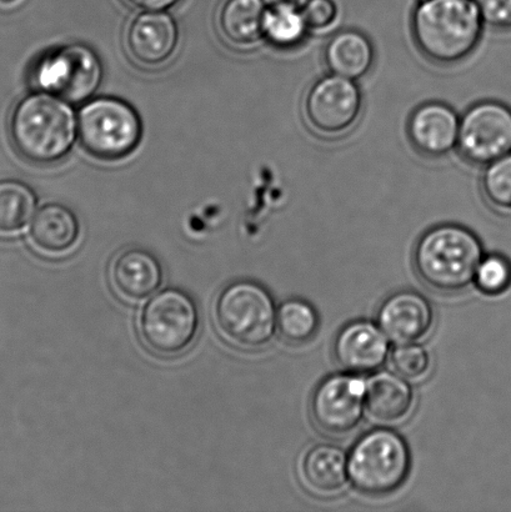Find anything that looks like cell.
<instances>
[{"label":"cell","instance_id":"cell-1","mask_svg":"<svg viewBox=\"0 0 511 512\" xmlns=\"http://www.w3.org/2000/svg\"><path fill=\"white\" fill-rule=\"evenodd\" d=\"M484 28L475 0H417L410 15L415 47L429 62L442 67L472 57Z\"/></svg>","mask_w":511,"mask_h":512},{"label":"cell","instance_id":"cell-2","mask_svg":"<svg viewBox=\"0 0 511 512\" xmlns=\"http://www.w3.org/2000/svg\"><path fill=\"white\" fill-rule=\"evenodd\" d=\"M9 135L15 150L27 162L59 163L77 140L78 117L70 103L38 90L15 105Z\"/></svg>","mask_w":511,"mask_h":512},{"label":"cell","instance_id":"cell-3","mask_svg":"<svg viewBox=\"0 0 511 512\" xmlns=\"http://www.w3.org/2000/svg\"><path fill=\"white\" fill-rule=\"evenodd\" d=\"M484 258L477 234L463 225L440 224L419 238L414 249V268L428 288L442 294L467 290Z\"/></svg>","mask_w":511,"mask_h":512},{"label":"cell","instance_id":"cell-4","mask_svg":"<svg viewBox=\"0 0 511 512\" xmlns=\"http://www.w3.org/2000/svg\"><path fill=\"white\" fill-rule=\"evenodd\" d=\"M412 454L407 441L388 428L370 430L354 444L348 456L349 481L360 493L383 498L407 481Z\"/></svg>","mask_w":511,"mask_h":512},{"label":"cell","instance_id":"cell-5","mask_svg":"<svg viewBox=\"0 0 511 512\" xmlns=\"http://www.w3.org/2000/svg\"><path fill=\"white\" fill-rule=\"evenodd\" d=\"M214 319L230 343L255 350L268 345L278 329V310L263 285L250 280L225 286L214 305Z\"/></svg>","mask_w":511,"mask_h":512},{"label":"cell","instance_id":"cell-6","mask_svg":"<svg viewBox=\"0 0 511 512\" xmlns=\"http://www.w3.org/2000/svg\"><path fill=\"white\" fill-rule=\"evenodd\" d=\"M142 120L122 99L88 100L78 114V138L92 157L114 162L129 157L142 140Z\"/></svg>","mask_w":511,"mask_h":512},{"label":"cell","instance_id":"cell-7","mask_svg":"<svg viewBox=\"0 0 511 512\" xmlns=\"http://www.w3.org/2000/svg\"><path fill=\"white\" fill-rule=\"evenodd\" d=\"M30 77L39 92L78 104L88 102L97 92L103 79V64L88 45L73 43L40 55Z\"/></svg>","mask_w":511,"mask_h":512},{"label":"cell","instance_id":"cell-8","mask_svg":"<svg viewBox=\"0 0 511 512\" xmlns=\"http://www.w3.org/2000/svg\"><path fill=\"white\" fill-rule=\"evenodd\" d=\"M198 329V306L183 290L159 291L148 300L140 314V338L155 354L183 353L193 343Z\"/></svg>","mask_w":511,"mask_h":512},{"label":"cell","instance_id":"cell-9","mask_svg":"<svg viewBox=\"0 0 511 512\" xmlns=\"http://www.w3.org/2000/svg\"><path fill=\"white\" fill-rule=\"evenodd\" d=\"M364 98L358 82L328 74L310 85L303 99V117L318 137L342 138L362 118Z\"/></svg>","mask_w":511,"mask_h":512},{"label":"cell","instance_id":"cell-10","mask_svg":"<svg viewBox=\"0 0 511 512\" xmlns=\"http://www.w3.org/2000/svg\"><path fill=\"white\" fill-rule=\"evenodd\" d=\"M457 149L465 162L483 168L511 153V107L487 99L465 110Z\"/></svg>","mask_w":511,"mask_h":512},{"label":"cell","instance_id":"cell-11","mask_svg":"<svg viewBox=\"0 0 511 512\" xmlns=\"http://www.w3.org/2000/svg\"><path fill=\"white\" fill-rule=\"evenodd\" d=\"M365 383L354 374L325 378L314 390L310 415L325 435L340 438L358 429L364 418Z\"/></svg>","mask_w":511,"mask_h":512},{"label":"cell","instance_id":"cell-12","mask_svg":"<svg viewBox=\"0 0 511 512\" xmlns=\"http://www.w3.org/2000/svg\"><path fill=\"white\" fill-rule=\"evenodd\" d=\"M460 115L443 102L420 104L409 115L407 135L415 152L428 159H440L458 148Z\"/></svg>","mask_w":511,"mask_h":512},{"label":"cell","instance_id":"cell-13","mask_svg":"<svg viewBox=\"0 0 511 512\" xmlns=\"http://www.w3.org/2000/svg\"><path fill=\"white\" fill-rule=\"evenodd\" d=\"M389 354L388 336L372 321H352L343 326L334 341L335 359L349 374L377 373Z\"/></svg>","mask_w":511,"mask_h":512},{"label":"cell","instance_id":"cell-14","mask_svg":"<svg viewBox=\"0 0 511 512\" xmlns=\"http://www.w3.org/2000/svg\"><path fill=\"white\" fill-rule=\"evenodd\" d=\"M434 309L427 296L400 290L380 305L378 325L393 343L412 344L427 338L434 325Z\"/></svg>","mask_w":511,"mask_h":512},{"label":"cell","instance_id":"cell-15","mask_svg":"<svg viewBox=\"0 0 511 512\" xmlns=\"http://www.w3.org/2000/svg\"><path fill=\"white\" fill-rule=\"evenodd\" d=\"M128 52L144 67H158L173 57L179 43V29L172 15L164 12H145L129 24Z\"/></svg>","mask_w":511,"mask_h":512},{"label":"cell","instance_id":"cell-16","mask_svg":"<svg viewBox=\"0 0 511 512\" xmlns=\"http://www.w3.org/2000/svg\"><path fill=\"white\" fill-rule=\"evenodd\" d=\"M415 395L408 380L380 371L365 381V410L379 425L402 424L414 409Z\"/></svg>","mask_w":511,"mask_h":512},{"label":"cell","instance_id":"cell-17","mask_svg":"<svg viewBox=\"0 0 511 512\" xmlns=\"http://www.w3.org/2000/svg\"><path fill=\"white\" fill-rule=\"evenodd\" d=\"M114 289L127 300L149 298L160 288L163 270L159 260L142 248H129L115 256L110 268Z\"/></svg>","mask_w":511,"mask_h":512},{"label":"cell","instance_id":"cell-18","mask_svg":"<svg viewBox=\"0 0 511 512\" xmlns=\"http://www.w3.org/2000/svg\"><path fill=\"white\" fill-rule=\"evenodd\" d=\"M375 57L372 40L357 29H343L333 34L324 48V63L329 73L354 82L372 72Z\"/></svg>","mask_w":511,"mask_h":512},{"label":"cell","instance_id":"cell-19","mask_svg":"<svg viewBox=\"0 0 511 512\" xmlns=\"http://www.w3.org/2000/svg\"><path fill=\"white\" fill-rule=\"evenodd\" d=\"M30 239L43 253L62 254L77 244L80 225L72 210L50 203L35 212L30 223Z\"/></svg>","mask_w":511,"mask_h":512},{"label":"cell","instance_id":"cell-20","mask_svg":"<svg viewBox=\"0 0 511 512\" xmlns=\"http://www.w3.org/2000/svg\"><path fill=\"white\" fill-rule=\"evenodd\" d=\"M302 476L312 493L320 496L338 495L349 481L348 456L335 445L314 446L304 456Z\"/></svg>","mask_w":511,"mask_h":512},{"label":"cell","instance_id":"cell-21","mask_svg":"<svg viewBox=\"0 0 511 512\" xmlns=\"http://www.w3.org/2000/svg\"><path fill=\"white\" fill-rule=\"evenodd\" d=\"M267 8L264 0H227L219 12L220 33L237 47H252L264 40Z\"/></svg>","mask_w":511,"mask_h":512},{"label":"cell","instance_id":"cell-22","mask_svg":"<svg viewBox=\"0 0 511 512\" xmlns=\"http://www.w3.org/2000/svg\"><path fill=\"white\" fill-rule=\"evenodd\" d=\"M310 29L303 10L297 5H269L264 17L263 39L278 50L302 47L309 38Z\"/></svg>","mask_w":511,"mask_h":512},{"label":"cell","instance_id":"cell-23","mask_svg":"<svg viewBox=\"0 0 511 512\" xmlns=\"http://www.w3.org/2000/svg\"><path fill=\"white\" fill-rule=\"evenodd\" d=\"M37 198L27 184L18 180L0 182V233H17L32 222Z\"/></svg>","mask_w":511,"mask_h":512},{"label":"cell","instance_id":"cell-24","mask_svg":"<svg viewBox=\"0 0 511 512\" xmlns=\"http://www.w3.org/2000/svg\"><path fill=\"white\" fill-rule=\"evenodd\" d=\"M319 315L314 306L302 299L284 301L278 309V330L289 344L302 345L319 330Z\"/></svg>","mask_w":511,"mask_h":512},{"label":"cell","instance_id":"cell-25","mask_svg":"<svg viewBox=\"0 0 511 512\" xmlns=\"http://www.w3.org/2000/svg\"><path fill=\"white\" fill-rule=\"evenodd\" d=\"M480 188L494 212L511 215V153L485 165Z\"/></svg>","mask_w":511,"mask_h":512},{"label":"cell","instance_id":"cell-26","mask_svg":"<svg viewBox=\"0 0 511 512\" xmlns=\"http://www.w3.org/2000/svg\"><path fill=\"white\" fill-rule=\"evenodd\" d=\"M390 364L394 373L408 381L425 378L432 369V356L423 345L412 343L398 345L390 354Z\"/></svg>","mask_w":511,"mask_h":512},{"label":"cell","instance_id":"cell-27","mask_svg":"<svg viewBox=\"0 0 511 512\" xmlns=\"http://www.w3.org/2000/svg\"><path fill=\"white\" fill-rule=\"evenodd\" d=\"M478 288L488 295H499L510 288L511 263L503 255L484 256L475 275Z\"/></svg>","mask_w":511,"mask_h":512},{"label":"cell","instance_id":"cell-28","mask_svg":"<svg viewBox=\"0 0 511 512\" xmlns=\"http://www.w3.org/2000/svg\"><path fill=\"white\" fill-rule=\"evenodd\" d=\"M310 33L330 32L339 20V8L334 0H308L302 7Z\"/></svg>","mask_w":511,"mask_h":512},{"label":"cell","instance_id":"cell-29","mask_svg":"<svg viewBox=\"0 0 511 512\" xmlns=\"http://www.w3.org/2000/svg\"><path fill=\"white\" fill-rule=\"evenodd\" d=\"M485 27L511 32V0H475Z\"/></svg>","mask_w":511,"mask_h":512},{"label":"cell","instance_id":"cell-30","mask_svg":"<svg viewBox=\"0 0 511 512\" xmlns=\"http://www.w3.org/2000/svg\"><path fill=\"white\" fill-rule=\"evenodd\" d=\"M125 2L144 12H165L175 7L180 0H125Z\"/></svg>","mask_w":511,"mask_h":512},{"label":"cell","instance_id":"cell-31","mask_svg":"<svg viewBox=\"0 0 511 512\" xmlns=\"http://www.w3.org/2000/svg\"><path fill=\"white\" fill-rule=\"evenodd\" d=\"M265 4L268 5H278V4H292L297 5V7L302 8L308 0H264Z\"/></svg>","mask_w":511,"mask_h":512},{"label":"cell","instance_id":"cell-32","mask_svg":"<svg viewBox=\"0 0 511 512\" xmlns=\"http://www.w3.org/2000/svg\"><path fill=\"white\" fill-rule=\"evenodd\" d=\"M22 0H0V7H13V5H17Z\"/></svg>","mask_w":511,"mask_h":512}]
</instances>
